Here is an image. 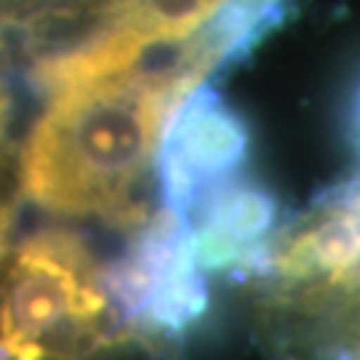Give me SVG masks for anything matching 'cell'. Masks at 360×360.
I'll return each mask as SVG.
<instances>
[{
    "mask_svg": "<svg viewBox=\"0 0 360 360\" xmlns=\"http://www.w3.org/2000/svg\"><path fill=\"white\" fill-rule=\"evenodd\" d=\"M190 43L174 65H131L51 91L22 153L27 198L59 217L139 230L153 217L150 193L168 120L217 67Z\"/></svg>",
    "mask_w": 360,
    "mask_h": 360,
    "instance_id": "6da1fadb",
    "label": "cell"
},
{
    "mask_svg": "<svg viewBox=\"0 0 360 360\" xmlns=\"http://www.w3.org/2000/svg\"><path fill=\"white\" fill-rule=\"evenodd\" d=\"M107 270L75 232L43 230L0 275V360H83L115 339Z\"/></svg>",
    "mask_w": 360,
    "mask_h": 360,
    "instance_id": "7a4b0ae2",
    "label": "cell"
},
{
    "mask_svg": "<svg viewBox=\"0 0 360 360\" xmlns=\"http://www.w3.org/2000/svg\"><path fill=\"white\" fill-rule=\"evenodd\" d=\"M134 232L129 254L107 272L110 291L136 331L171 339L208 307V275L198 264L190 221L160 206Z\"/></svg>",
    "mask_w": 360,
    "mask_h": 360,
    "instance_id": "3957f363",
    "label": "cell"
},
{
    "mask_svg": "<svg viewBox=\"0 0 360 360\" xmlns=\"http://www.w3.org/2000/svg\"><path fill=\"white\" fill-rule=\"evenodd\" d=\"M248 142L243 117L211 86H195L174 110L160 144V206L187 219L214 187L240 174Z\"/></svg>",
    "mask_w": 360,
    "mask_h": 360,
    "instance_id": "277c9868",
    "label": "cell"
},
{
    "mask_svg": "<svg viewBox=\"0 0 360 360\" xmlns=\"http://www.w3.org/2000/svg\"><path fill=\"white\" fill-rule=\"evenodd\" d=\"M275 219V195L243 174L214 187L187 217L198 264L206 275L240 272L245 278L267 254Z\"/></svg>",
    "mask_w": 360,
    "mask_h": 360,
    "instance_id": "5b68a950",
    "label": "cell"
},
{
    "mask_svg": "<svg viewBox=\"0 0 360 360\" xmlns=\"http://www.w3.org/2000/svg\"><path fill=\"white\" fill-rule=\"evenodd\" d=\"M219 3L224 0H110L102 27L123 32L147 51L187 40Z\"/></svg>",
    "mask_w": 360,
    "mask_h": 360,
    "instance_id": "8992f818",
    "label": "cell"
},
{
    "mask_svg": "<svg viewBox=\"0 0 360 360\" xmlns=\"http://www.w3.org/2000/svg\"><path fill=\"white\" fill-rule=\"evenodd\" d=\"M288 13V0H224L211 11L203 27L193 32L195 43L214 59L230 65L245 59L259 40L270 35Z\"/></svg>",
    "mask_w": 360,
    "mask_h": 360,
    "instance_id": "52a82bcc",
    "label": "cell"
},
{
    "mask_svg": "<svg viewBox=\"0 0 360 360\" xmlns=\"http://www.w3.org/2000/svg\"><path fill=\"white\" fill-rule=\"evenodd\" d=\"M347 134L349 142L355 147V153L360 158V83L355 86V94L349 99V110H347Z\"/></svg>",
    "mask_w": 360,
    "mask_h": 360,
    "instance_id": "ba28073f",
    "label": "cell"
},
{
    "mask_svg": "<svg viewBox=\"0 0 360 360\" xmlns=\"http://www.w3.org/2000/svg\"><path fill=\"white\" fill-rule=\"evenodd\" d=\"M8 230H11V208L0 203V257L6 251V240H8Z\"/></svg>",
    "mask_w": 360,
    "mask_h": 360,
    "instance_id": "9c48e42d",
    "label": "cell"
},
{
    "mask_svg": "<svg viewBox=\"0 0 360 360\" xmlns=\"http://www.w3.org/2000/svg\"><path fill=\"white\" fill-rule=\"evenodd\" d=\"M6 117H8V96H6L3 86H0V134L6 129Z\"/></svg>",
    "mask_w": 360,
    "mask_h": 360,
    "instance_id": "30bf717a",
    "label": "cell"
}]
</instances>
